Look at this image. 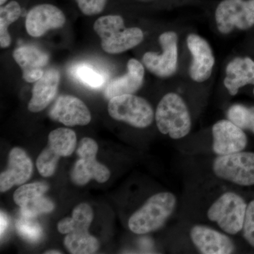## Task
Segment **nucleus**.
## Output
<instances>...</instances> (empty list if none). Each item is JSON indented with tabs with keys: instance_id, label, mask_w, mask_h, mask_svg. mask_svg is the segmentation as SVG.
<instances>
[{
	"instance_id": "c756f323",
	"label": "nucleus",
	"mask_w": 254,
	"mask_h": 254,
	"mask_svg": "<svg viewBox=\"0 0 254 254\" xmlns=\"http://www.w3.org/2000/svg\"><path fill=\"white\" fill-rule=\"evenodd\" d=\"M31 218H24L18 220L16 227L18 233L26 240L36 242L41 236V227L36 222L31 221Z\"/></svg>"
},
{
	"instance_id": "f3484780",
	"label": "nucleus",
	"mask_w": 254,
	"mask_h": 254,
	"mask_svg": "<svg viewBox=\"0 0 254 254\" xmlns=\"http://www.w3.org/2000/svg\"><path fill=\"white\" fill-rule=\"evenodd\" d=\"M144 74L143 64L136 59L128 60L126 74L110 82L105 90V97L110 100L120 95L133 94L143 85Z\"/></svg>"
},
{
	"instance_id": "412c9836",
	"label": "nucleus",
	"mask_w": 254,
	"mask_h": 254,
	"mask_svg": "<svg viewBox=\"0 0 254 254\" xmlns=\"http://www.w3.org/2000/svg\"><path fill=\"white\" fill-rule=\"evenodd\" d=\"M65 247L71 254H91L99 249V242L87 231L72 232L67 234L64 241Z\"/></svg>"
},
{
	"instance_id": "0eeeda50",
	"label": "nucleus",
	"mask_w": 254,
	"mask_h": 254,
	"mask_svg": "<svg viewBox=\"0 0 254 254\" xmlns=\"http://www.w3.org/2000/svg\"><path fill=\"white\" fill-rule=\"evenodd\" d=\"M108 113L114 120L137 128L150 127L155 120V112L144 98L133 94L114 97L108 104Z\"/></svg>"
},
{
	"instance_id": "a211bd4d",
	"label": "nucleus",
	"mask_w": 254,
	"mask_h": 254,
	"mask_svg": "<svg viewBox=\"0 0 254 254\" xmlns=\"http://www.w3.org/2000/svg\"><path fill=\"white\" fill-rule=\"evenodd\" d=\"M60 73L58 69L50 68L35 83L32 90V98L28 103V110L32 113H39L54 100L59 86Z\"/></svg>"
},
{
	"instance_id": "9d476101",
	"label": "nucleus",
	"mask_w": 254,
	"mask_h": 254,
	"mask_svg": "<svg viewBox=\"0 0 254 254\" xmlns=\"http://www.w3.org/2000/svg\"><path fill=\"white\" fill-rule=\"evenodd\" d=\"M163 53H145L142 58L145 68L160 78H168L176 72L178 65V36L175 31H166L159 37Z\"/></svg>"
},
{
	"instance_id": "f8f14e48",
	"label": "nucleus",
	"mask_w": 254,
	"mask_h": 254,
	"mask_svg": "<svg viewBox=\"0 0 254 254\" xmlns=\"http://www.w3.org/2000/svg\"><path fill=\"white\" fill-rule=\"evenodd\" d=\"M187 48L192 55L189 73L193 81L202 83L211 76L215 65V57L208 42L195 33L187 38Z\"/></svg>"
},
{
	"instance_id": "20e7f679",
	"label": "nucleus",
	"mask_w": 254,
	"mask_h": 254,
	"mask_svg": "<svg viewBox=\"0 0 254 254\" xmlns=\"http://www.w3.org/2000/svg\"><path fill=\"white\" fill-rule=\"evenodd\" d=\"M159 131L173 140H180L190 134L192 118L190 108L181 95L167 93L159 102L155 113Z\"/></svg>"
},
{
	"instance_id": "473e14b6",
	"label": "nucleus",
	"mask_w": 254,
	"mask_h": 254,
	"mask_svg": "<svg viewBox=\"0 0 254 254\" xmlns=\"http://www.w3.org/2000/svg\"><path fill=\"white\" fill-rule=\"evenodd\" d=\"M45 254H62V252H59V251L51 250V251H48V252H45Z\"/></svg>"
},
{
	"instance_id": "393cba45",
	"label": "nucleus",
	"mask_w": 254,
	"mask_h": 254,
	"mask_svg": "<svg viewBox=\"0 0 254 254\" xmlns=\"http://www.w3.org/2000/svg\"><path fill=\"white\" fill-rule=\"evenodd\" d=\"M48 186L44 182H34L20 187L14 193V200L18 206L22 207L28 202L44 195Z\"/></svg>"
},
{
	"instance_id": "bb28decb",
	"label": "nucleus",
	"mask_w": 254,
	"mask_h": 254,
	"mask_svg": "<svg viewBox=\"0 0 254 254\" xmlns=\"http://www.w3.org/2000/svg\"><path fill=\"white\" fill-rule=\"evenodd\" d=\"M60 156L48 146L41 152L37 159L36 165L38 172L44 177L54 175Z\"/></svg>"
},
{
	"instance_id": "dca6fc26",
	"label": "nucleus",
	"mask_w": 254,
	"mask_h": 254,
	"mask_svg": "<svg viewBox=\"0 0 254 254\" xmlns=\"http://www.w3.org/2000/svg\"><path fill=\"white\" fill-rule=\"evenodd\" d=\"M13 57L23 70V78L28 83H33L43 76V68L48 64L49 56L34 46H22L14 51Z\"/></svg>"
},
{
	"instance_id": "72a5a7b5",
	"label": "nucleus",
	"mask_w": 254,
	"mask_h": 254,
	"mask_svg": "<svg viewBox=\"0 0 254 254\" xmlns=\"http://www.w3.org/2000/svg\"><path fill=\"white\" fill-rule=\"evenodd\" d=\"M7 0H0V4L3 5Z\"/></svg>"
},
{
	"instance_id": "2f4dec72",
	"label": "nucleus",
	"mask_w": 254,
	"mask_h": 254,
	"mask_svg": "<svg viewBox=\"0 0 254 254\" xmlns=\"http://www.w3.org/2000/svg\"><path fill=\"white\" fill-rule=\"evenodd\" d=\"M0 220H1V223H0V233H1V237H2L3 234L5 231V230L6 229V227L8 226V218L6 217V215H5L4 213H3L2 212H1V218H0Z\"/></svg>"
},
{
	"instance_id": "423d86ee",
	"label": "nucleus",
	"mask_w": 254,
	"mask_h": 254,
	"mask_svg": "<svg viewBox=\"0 0 254 254\" xmlns=\"http://www.w3.org/2000/svg\"><path fill=\"white\" fill-rule=\"evenodd\" d=\"M93 29L101 39L102 48L109 54H120L135 48L144 38L140 28H125L123 17L118 15L98 18Z\"/></svg>"
},
{
	"instance_id": "f704fd0d",
	"label": "nucleus",
	"mask_w": 254,
	"mask_h": 254,
	"mask_svg": "<svg viewBox=\"0 0 254 254\" xmlns=\"http://www.w3.org/2000/svg\"><path fill=\"white\" fill-rule=\"evenodd\" d=\"M140 1H149V0H140Z\"/></svg>"
},
{
	"instance_id": "cd10ccee",
	"label": "nucleus",
	"mask_w": 254,
	"mask_h": 254,
	"mask_svg": "<svg viewBox=\"0 0 254 254\" xmlns=\"http://www.w3.org/2000/svg\"><path fill=\"white\" fill-rule=\"evenodd\" d=\"M54 208V203L42 195L21 207V213L24 218H33L40 214L50 213Z\"/></svg>"
},
{
	"instance_id": "c85d7f7f",
	"label": "nucleus",
	"mask_w": 254,
	"mask_h": 254,
	"mask_svg": "<svg viewBox=\"0 0 254 254\" xmlns=\"http://www.w3.org/2000/svg\"><path fill=\"white\" fill-rule=\"evenodd\" d=\"M240 237L246 245L254 250V198L248 201Z\"/></svg>"
},
{
	"instance_id": "4468645a",
	"label": "nucleus",
	"mask_w": 254,
	"mask_h": 254,
	"mask_svg": "<svg viewBox=\"0 0 254 254\" xmlns=\"http://www.w3.org/2000/svg\"><path fill=\"white\" fill-rule=\"evenodd\" d=\"M66 18L63 11L53 4L37 5L32 8L26 18V29L30 36L38 38L47 31L63 27Z\"/></svg>"
},
{
	"instance_id": "ddd939ff",
	"label": "nucleus",
	"mask_w": 254,
	"mask_h": 254,
	"mask_svg": "<svg viewBox=\"0 0 254 254\" xmlns=\"http://www.w3.org/2000/svg\"><path fill=\"white\" fill-rule=\"evenodd\" d=\"M50 118L68 127L85 126L90 123L91 114L79 98L72 95H61L49 113Z\"/></svg>"
},
{
	"instance_id": "5701e85b",
	"label": "nucleus",
	"mask_w": 254,
	"mask_h": 254,
	"mask_svg": "<svg viewBox=\"0 0 254 254\" xmlns=\"http://www.w3.org/2000/svg\"><path fill=\"white\" fill-rule=\"evenodd\" d=\"M21 14V8L16 1H10L9 4L0 8V46L1 48H8L11 45L8 28L15 22Z\"/></svg>"
},
{
	"instance_id": "39448f33",
	"label": "nucleus",
	"mask_w": 254,
	"mask_h": 254,
	"mask_svg": "<svg viewBox=\"0 0 254 254\" xmlns=\"http://www.w3.org/2000/svg\"><path fill=\"white\" fill-rule=\"evenodd\" d=\"M183 223L187 248L190 252L200 254H232L238 252L235 237L207 224L185 219Z\"/></svg>"
},
{
	"instance_id": "4be33fe9",
	"label": "nucleus",
	"mask_w": 254,
	"mask_h": 254,
	"mask_svg": "<svg viewBox=\"0 0 254 254\" xmlns=\"http://www.w3.org/2000/svg\"><path fill=\"white\" fill-rule=\"evenodd\" d=\"M48 145L60 157L69 156L76 149V133L70 128H57L50 132Z\"/></svg>"
},
{
	"instance_id": "aec40b11",
	"label": "nucleus",
	"mask_w": 254,
	"mask_h": 254,
	"mask_svg": "<svg viewBox=\"0 0 254 254\" xmlns=\"http://www.w3.org/2000/svg\"><path fill=\"white\" fill-rule=\"evenodd\" d=\"M93 220L91 207L87 203H81L73 209L71 218H65L58 223V230L65 235L72 232L87 231Z\"/></svg>"
},
{
	"instance_id": "7c9ffc66",
	"label": "nucleus",
	"mask_w": 254,
	"mask_h": 254,
	"mask_svg": "<svg viewBox=\"0 0 254 254\" xmlns=\"http://www.w3.org/2000/svg\"><path fill=\"white\" fill-rule=\"evenodd\" d=\"M108 0H76L78 8L83 14L93 16L101 13Z\"/></svg>"
},
{
	"instance_id": "6e6552de",
	"label": "nucleus",
	"mask_w": 254,
	"mask_h": 254,
	"mask_svg": "<svg viewBox=\"0 0 254 254\" xmlns=\"http://www.w3.org/2000/svg\"><path fill=\"white\" fill-rule=\"evenodd\" d=\"M218 31L228 34L235 28L242 31L254 26V0H222L215 11Z\"/></svg>"
},
{
	"instance_id": "9b49d317",
	"label": "nucleus",
	"mask_w": 254,
	"mask_h": 254,
	"mask_svg": "<svg viewBox=\"0 0 254 254\" xmlns=\"http://www.w3.org/2000/svg\"><path fill=\"white\" fill-rule=\"evenodd\" d=\"M212 153L227 155L243 151L248 145L247 133L229 120H221L212 127Z\"/></svg>"
},
{
	"instance_id": "7ed1b4c3",
	"label": "nucleus",
	"mask_w": 254,
	"mask_h": 254,
	"mask_svg": "<svg viewBox=\"0 0 254 254\" xmlns=\"http://www.w3.org/2000/svg\"><path fill=\"white\" fill-rule=\"evenodd\" d=\"M179 200L175 193L163 190L150 195L128 220L133 233L146 235L162 228L178 208Z\"/></svg>"
},
{
	"instance_id": "6ab92c4d",
	"label": "nucleus",
	"mask_w": 254,
	"mask_h": 254,
	"mask_svg": "<svg viewBox=\"0 0 254 254\" xmlns=\"http://www.w3.org/2000/svg\"><path fill=\"white\" fill-rule=\"evenodd\" d=\"M224 85L229 94L235 96L247 85L254 86V61L248 57L231 60L226 67ZM254 95V88L253 89Z\"/></svg>"
},
{
	"instance_id": "b1692460",
	"label": "nucleus",
	"mask_w": 254,
	"mask_h": 254,
	"mask_svg": "<svg viewBox=\"0 0 254 254\" xmlns=\"http://www.w3.org/2000/svg\"><path fill=\"white\" fill-rule=\"evenodd\" d=\"M227 118L244 131H250L254 134V106L232 105L227 110Z\"/></svg>"
},
{
	"instance_id": "f257e3e1",
	"label": "nucleus",
	"mask_w": 254,
	"mask_h": 254,
	"mask_svg": "<svg viewBox=\"0 0 254 254\" xmlns=\"http://www.w3.org/2000/svg\"><path fill=\"white\" fill-rule=\"evenodd\" d=\"M248 201L242 192L204 175L189 184L184 200L185 220L240 236Z\"/></svg>"
},
{
	"instance_id": "f03ea898",
	"label": "nucleus",
	"mask_w": 254,
	"mask_h": 254,
	"mask_svg": "<svg viewBox=\"0 0 254 254\" xmlns=\"http://www.w3.org/2000/svg\"><path fill=\"white\" fill-rule=\"evenodd\" d=\"M205 176L242 192L254 187V152L243 151L215 155Z\"/></svg>"
},
{
	"instance_id": "2eb2a0df",
	"label": "nucleus",
	"mask_w": 254,
	"mask_h": 254,
	"mask_svg": "<svg viewBox=\"0 0 254 254\" xmlns=\"http://www.w3.org/2000/svg\"><path fill=\"white\" fill-rule=\"evenodd\" d=\"M33 163L26 152L20 148L11 150L8 168L0 175V190L5 192L15 185H22L31 178Z\"/></svg>"
},
{
	"instance_id": "a878e982",
	"label": "nucleus",
	"mask_w": 254,
	"mask_h": 254,
	"mask_svg": "<svg viewBox=\"0 0 254 254\" xmlns=\"http://www.w3.org/2000/svg\"><path fill=\"white\" fill-rule=\"evenodd\" d=\"M73 73L78 81L92 88H100L105 83V76L86 64L76 66Z\"/></svg>"
},
{
	"instance_id": "1a4fd4ad",
	"label": "nucleus",
	"mask_w": 254,
	"mask_h": 254,
	"mask_svg": "<svg viewBox=\"0 0 254 254\" xmlns=\"http://www.w3.org/2000/svg\"><path fill=\"white\" fill-rule=\"evenodd\" d=\"M98 145L91 138H84L80 141L77 148L78 160L71 172V179L78 186L86 185L95 180L104 183L110 178V172L105 165L96 160Z\"/></svg>"
}]
</instances>
